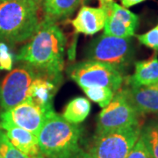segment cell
Listing matches in <instances>:
<instances>
[{"instance_id": "1", "label": "cell", "mask_w": 158, "mask_h": 158, "mask_svg": "<svg viewBox=\"0 0 158 158\" xmlns=\"http://www.w3.org/2000/svg\"><path fill=\"white\" fill-rule=\"evenodd\" d=\"M66 37L56 21L44 18L17 59L43 75L61 83L64 67Z\"/></svg>"}, {"instance_id": "2", "label": "cell", "mask_w": 158, "mask_h": 158, "mask_svg": "<svg viewBox=\"0 0 158 158\" xmlns=\"http://www.w3.org/2000/svg\"><path fill=\"white\" fill-rule=\"evenodd\" d=\"M40 5L34 0H1L0 40L20 43L31 39L40 22Z\"/></svg>"}, {"instance_id": "3", "label": "cell", "mask_w": 158, "mask_h": 158, "mask_svg": "<svg viewBox=\"0 0 158 158\" xmlns=\"http://www.w3.org/2000/svg\"><path fill=\"white\" fill-rule=\"evenodd\" d=\"M81 128L62 115L51 113L37 135L40 152L45 158H69L79 149Z\"/></svg>"}, {"instance_id": "4", "label": "cell", "mask_w": 158, "mask_h": 158, "mask_svg": "<svg viewBox=\"0 0 158 158\" xmlns=\"http://www.w3.org/2000/svg\"><path fill=\"white\" fill-rule=\"evenodd\" d=\"M86 56L89 60L106 63L123 74L134 59L135 50L130 38L103 34L90 42Z\"/></svg>"}, {"instance_id": "5", "label": "cell", "mask_w": 158, "mask_h": 158, "mask_svg": "<svg viewBox=\"0 0 158 158\" xmlns=\"http://www.w3.org/2000/svg\"><path fill=\"white\" fill-rule=\"evenodd\" d=\"M69 77L83 89L90 86L107 87L115 93L125 81L123 74L106 63L87 60L69 66Z\"/></svg>"}, {"instance_id": "6", "label": "cell", "mask_w": 158, "mask_h": 158, "mask_svg": "<svg viewBox=\"0 0 158 158\" xmlns=\"http://www.w3.org/2000/svg\"><path fill=\"white\" fill-rule=\"evenodd\" d=\"M141 124L95 135L89 147L94 158H126L141 135Z\"/></svg>"}, {"instance_id": "7", "label": "cell", "mask_w": 158, "mask_h": 158, "mask_svg": "<svg viewBox=\"0 0 158 158\" xmlns=\"http://www.w3.org/2000/svg\"><path fill=\"white\" fill-rule=\"evenodd\" d=\"M141 115L131 106L123 89L114 93L112 101L103 108L97 118L96 135L139 125Z\"/></svg>"}, {"instance_id": "8", "label": "cell", "mask_w": 158, "mask_h": 158, "mask_svg": "<svg viewBox=\"0 0 158 158\" xmlns=\"http://www.w3.org/2000/svg\"><path fill=\"white\" fill-rule=\"evenodd\" d=\"M36 76L34 69L25 63L7 74L0 85V107L8 111L27 100Z\"/></svg>"}, {"instance_id": "9", "label": "cell", "mask_w": 158, "mask_h": 158, "mask_svg": "<svg viewBox=\"0 0 158 158\" xmlns=\"http://www.w3.org/2000/svg\"><path fill=\"white\" fill-rule=\"evenodd\" d=\"M53 111L46 110L33 100H27L17 106L0 113V127L15 126L33 133L37 136L48 116Z\"/></svg>"}, {"instance_id": "10", "label": "cell", "mask_w": 158, "mask_h": 158, "mask_svg": "<svg viewBox=\"0 0 158 158\" xmlns=\"http://www.w3.org/2000/svg\"><path fill=\"white\" fill-rule=\"evenodd\" d=\"M107 19L104 34L120 38H131L139 25V17L124 6L114 3L107 8Z\"/></svg>"}, {"instance_id": "11", "label": "cell", "mask_w": 158, "mask_h": 158, "mask_svg": "<svg viewBox=\"0 0 158 158\" xmlns=\"http://www.w3.org/2000/svg\"><path fill=\"white\" fill-rule=\"evenodd\" d=\"M107 19L106 7L82 6L77 15L71 20V25L77 33L93 35L104 28Z\"/></svg>"}, {"instance_id": "12", "label": "cell", "mask_w": 158, "mask_h": 158, "mask_svg": "<svg viewBox=\"0 0 158 158\" xmlns=\"http://www.w3.org/2000/svg\"><path fill=\"white\" fill-rule=\"evenodd\" d=\"M123 91L131 106L140 115L158 113V89L155 85H128L123 89Z\"/></svg>"}, {"instance_id": "13", "label": "cell", "mask_w": 158, "mask_h": 158, "mask_svg": "<svg viewBox=\"0 0 158 158\" xmlns=\"http://www.w3.org/2000/svg\"><path fill=\"white\" fill-rule=\"evenodd\" d=\"M6 131V135L11 144L29 157L42 156L38 143L37 136L27 130L15 126H4L0 127Z\"/></svg>"}, {"instance_id": "14", "label": "cell", "mask_w": 158, "mask_h": 158, "mask_svg": "<svg viewBox=\"0 0 158 158\" xmlns=\"http://www.w3.org/2000/svg\"><path fill=\"white\" fill-rule=\"evenodd\" d=\"M60 85L54 79L38 75L30 85L27 98L33 100L46 110L53 111V99Z\"/></svg>"}, {"instance_id": "15", "label": "cell", "mask_w": 158, "mask_h": 158, "mask_svg": "<svg viewBox=\"0 0 158 158\" xmlns=\"http://www.w3.org/2000/svg\"><path fill=\"white\" fill-rule=\"evenodd\" d=\"M135 73L125 79L130 86H152L158 84V58L154 55L149 59L135 63Z\"/></svg>"}, {"instance_id": "16", "label": "cell", "mask_w": 158, "mask_h": 158, "mask_svg": "<svg viewBox=\"0 0 158 158\" xmlns=\"http://www.w3.org/2000/svg\"><path fill=\"white\" fill-rule=\"evenodd\" d=\"M83 0H43L45 18L56 21L70 16Z\"/></svg>"}, {"instance_id": "17", "label": "cell", "mask_w": 158, "mask_h": 158, "mask_svg": "<svg viewBox=\"0 0 158 158\" xmlns=\"http://www.w3.org/2000/svg\"><path fill=\"white\" fill-rule=\"evenodd\" d=\"M90 108V103L87 98L77 97L67 104L62 116L69 122L77 125L88 117Z\"/></svg>"}, {"instance_id": "18", "label": "cell", "mask_w": 158, "mask_h": 158, "mask_svg": "<svg viewBox=\"0 0 158 158\" xmlns=\"http://www.w3.org/2000/svg\"><path fill=\"white\" fill-rule=\"evenodd\" d=\"M141 138L152 158H158V122H150L141 131Z\"/></svg>"}, {"instance_id": "19", "label": "cell", "mask_w": 158, "mask_h": 158, "mask_svg": "<svg viewBox=\"0 0 158 158\" xmlns=\"http://www.w3.org/2000/svg\"><path fill=\"white\" fill-rule=\"evenodd\" d=\"M83 90L91 101L97 103L102 108L106 107L114 96V92L107 87L90 86L83 88Z\"/></svg>"}, {"instance_id": "20", "label": "cell", "mask_w": 158, "mask_h": 158, "mask_svg": "<svg viewBox=\"0 0 158 158\" xmlns=\"http://www.w3.org/2000/svg\"><path fill=\"white\" fill-rule=\"evenodd\" d=\"M0 155L3 158H32L19 151L7 139L6 133L0 128ZM37 158H45L43 156Z\"/></svg>"}, {"instance_id": "21", "label": "cell", "mask_w": 158, "mask_h": 158, "mask_svg": "<svg viewBox=\"0 0 158 158\" xmlns=\"http://www.w3.org/2000/svg\"><path fill=\"white\" fill-rule=\"evenodd\" d=\"M136 38L142 45L158 51V25L145 34L136 35Z\"/></svg>"}, {"instance_id": "22", "label": "cell", "mask_w": 158, "mask_h": 158, "mask_svg": "<svg viewBox=\"0 0 158 158\" xmlns=\"http://www.w3.org/2000/svg\"><path fill=\"white\" fill-rule=\"evenodd\" d=\"M126 158H152L141 135Z\"/></svg>"}, {"instance_id": "23", "label": "cell", "mask_w": 158, "mask_h": 158, "mask_svg": "<svg viewBox=\"0 0 158 158\" xmlns=\"http://www.w3.org/2000/svg\"><path fill=\"white\" fill-rule=\"evenodd\" d=\"M69 158H94L89 152H86L84 149H82L81 148H79V149L77 152L73 154Z\"/></svg>"}, {"instance_id": "24", "label": "cell", "mask_w": 158, "mask_h": 158, "mask_svg": "<svg viewBox=\"0 0 158 158\" xmlns=\"http://www.w3.org/2000/svg\"><path fill=\"white\" fill-rule=\"evenodd\" d=\"M120 1H121L122 6L126 7V8H128V7L136 6L138 4H141V3L146 1V0H120Z\"/></svg>"}, {"instance_id": "25", "label": "cell", "mask_w": 158, "mask_h": 158, "mask_svg": "<svg viewBox=\"0 0 158 158\" xmlns=\"http://www.w3.org/2000/svg\"><path fill=\"white\" fill-rule=\"evenodd\" d=\"M34 1H37V2H39V3H41V4H42V1H43V0H34Z\"/></svg>"}, {"instance_id": "26", "label": "cell", "mask_w": 158, "mask_h": 158, "mask_svg": "<svg viewBox=\"0 0 158 158\" xmlns=\"http://www.w3.org/2000/svg\"><path fill=\"white\" fill-rule=\"evenodd\" d=\"M155 86H156V88H157V89H158V84L156 85H155Z\"/></svg>"}, {"instance_id": "27", "label": "cell", "mask_w": 158, "mask_h": 158, "mask_svg": "<svg viewBox=\"0 0 158 158\" xmlns=\"http://www.w3.org/2000/svg\"><path fill=\"white\" fill-rule=\"evenodd\" d=\"M0 158H3V157H2V156H1V155H0Z\"/></svg>"}, {"instance_id": "28", "label": "cell", "mask_w": 158, "mask_h": 158, "mask_svg": "<svg viewBox=\"0 0 158 158\" xmlns=\"http://www.w3.org/2000/svg\"><path fill=\"white\" fill-rule=\"evenodd\" d=\"M0 1H1V0H0Z\"/></svg>"}]
</instances>
